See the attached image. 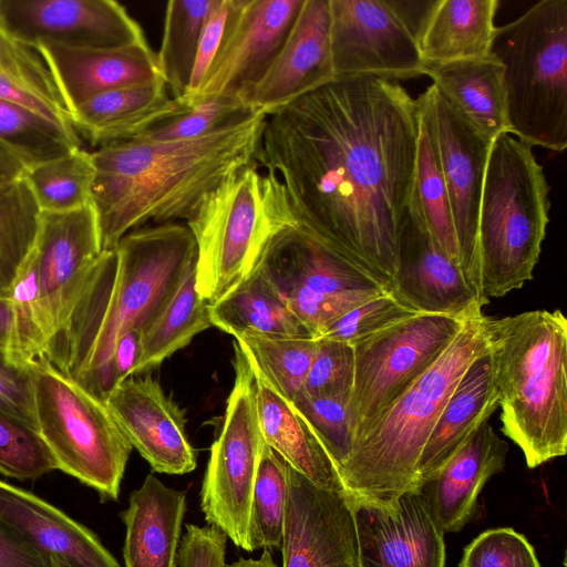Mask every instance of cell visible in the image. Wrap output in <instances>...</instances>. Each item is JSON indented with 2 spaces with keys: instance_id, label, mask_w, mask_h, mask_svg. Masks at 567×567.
Segmentation results:
<instances>
[{
  "instance_id": "obj_18",
  "label": "cell",
  "mask_w": 567,
  "mask_h": 567,
  "mask_svg": "<svg viewBox=\"0 0 567 567\" xmlns=\"http://www.w3.org/2000/svg\"><path fill=\"white\" fill-rule=\"evenodd\" d=\"M33 250L50 343L102 252L92 204L65 213H41Z\"/></svg>"
},
{
  "instance_id": "obj_7",
  "label": "cell",
  "mask_w": 567,
  "mask_h": 567,
  "mask_svg": "<svg viewBox=\"0 0 567 567\" xmlns=\"http://www.w3.org/2000/svg\"><path fill=\"white\" fill-rule=\"evenodd\" d=\"M509 134L554 152L567 147V0H540L496 27Z\"/></svg>"
},
{
  "instance_id": "obj_14",
  "label": "cell",
  "mask_w": 567,
  "mask_h": 567,
  "mask_svg": "<svg viewBox=\"0 0 567 567\" xmlns=\"http://www.w3.org/2000/svg\"><path fill=\"white\" fill-rule=\"evenodd\" d=\"M0 32L31 48H116L147 43L113 0H0Z\"/></svg>"
},
{
  "instance_id": "obj_8",
  "label": "cell",
  "mask_w": 567,
  "mask_h": 567,
  "mask_svg": "<svg viewBox=\"0 0 567 567\" xmlns=\"http://www.w3.org/2000/svg\"><path fill=\"white\" fill-rule=\"evenodd\" d=\"M186 224L197 246L196 290L212 305L247 278L269 241L297 221L280 179L256 162L206 195Z\"/></svg>"
},
{
  "instance_id": "obj_43",
  "label": "cell",
  "mask_w": 567,
  "mask_h": 567,
  "mask_svg": "<svg viewBox=\"0 0 567 567\" xmlns=\"http://www.w3.org/2000/svg\"><path fill=\"white\" fill-rule=\"evenodd\" d=\"M8 296L16 318L18 360L28 365L47 360L49 336L33 249L20 266Z\"/></svg>"
},
{
  "instance_id": "obj_54",
  "label": "cell",
  "mask_w": 567,
  "mask_h": 567,
  "mask_svg": "<svg viewBox=\"0 0 567 567\" xmlns=\"http://www.w3.org/2000/svg\"><path fill=\"white\" fill-rule=\"evenodd\" d=\"M0 347L7 349L13 358L19 361L16 354L17 337L14 311L12 302L7 295H0Z\"/></svg>"
},
{
  "instance_id": "obj_26",
  "label": "cell",
  "mask_w": 567,
  "mask_h": 567,
  "mask_svg": "<svg viewBox=\"0 0 567 567\" xmlns=\"http://www.w3.org/2000/svg\"><path fill=\"white\" fill-rule=\"evenodd\" d=\"M186 492L165 485L148 474L121 512L125 525V567H176Z\"/></svg>"
},
{
  "instance_id": "obj_30",
  "label": "cell",
  "mask_w": 567,
  "mask_h": 567,
  "mask_svg": "<svg viewBox=\"0 0 567 567\" xmlns=\"http://www.w3.org/2000/svg\"><path fill=\"white\" fill-rule=\"evenodd\" d=\"M498 0H435L416 37L426 65L491 55Z\"/></svg>"
},
{
  "instance_id": "obj_31",
  "label": "cell",
  "mask_w": 567,
  "mask_h": 567,
  "mask_svg": "<svg viewBox=\"0 0 567 567\" xmlns=\"http://www.w3.org/2000/svg\"><path fill=\"white\" fill-rule=\"evenodd\" d=\"M425 75L443 99L487 138L509 133L502 66L493 56L427 65Z\"/></svg>"
},
{
  "instance_id": "obj_20",
  "label": "cell",
  "mask_w": 567,
  "mask_h": 567,
  "mask_svg": "<svg viewBox=\"0 0 567 567\" xmlns=\"http://www.w3.org/2000/svg\"><path fill=\"white\" fill-rule=\"evenodd\" d=\"M122 432L152 470L186 474L196 467V451L186 434L184 411L151 375L130 377L104 399Z\"/></svg>"
},
{
  "instance_id": "obj_49",
  "label": "cell",
  "mask_w": 567,
  "mask_h": 567,
  "mask_svg": "<svg viewBox=\"0 0 567 567\" xmlns=\"http://www.w3.org/2000/svg\"><path fill=\"white\" fill-rule=\"evenodd\" d=\"M31 367L0 347V410L38 431Z\"/></svg>"
},
{
  "instance_id": "obj_51",
  "label": "cell",
  "mask_w": 567,
  "mask_h": 567,
  "mask_svg": "<svg viewBox=\"0 0 567 567\" xmlns=\"http://www.w3.org/2000/svg\"><path fill=\"white\" fill-rule=\"evenodd\" d=\"M227 536L213 525L186 524L176 567H225Z\"/></svg>"
},
{
  "instance_id": "obj_3",
  "label": "cell",
  "mask_w": 567,
  "mask_h": 567,
  "mask_svg": "<svg viewBox=\"0 0 567 567\" xmlns=\"http://www.w3.org/2000/svg\"><path fill=\"white\" fill-rule=\"evenodd\" d=\"M268 115L200 137L111 143L91 152L95 167L91 203L103 250L130 231L193 218L206 195L256 163Z\"/></svg>"
},
{
  "instance_id": "obj_23",
  "label": "cell",
  "mask_w": 567,
  "mask_h": 567,
  "mask_svg": "<svg viewBox=\"0 0 567 567\" xmlns=\"http://www.w3.org/2000/svg\"><path fill=\"white\" fill-rule=\"evenodd\" d=\"M508 444L484 422L432 476L417 486L437 529L461 530L477 513L485 483L506 466Z\"/></svg>"
},
{
  "instance_id": "obj_24",
  "label": "cell",
  "mask_w": 567,
  "mask_h": 567,
  "mask_svg": "<svg viewBox=\"0 0 567 567\" xmlns=\"http://www.w3.org/2000/svg\"><path fill=\"white\" fill-rule=\"evenodd\" d=\"M0 518L49 567H120L85 526L35 494L0 480Z\"/></svg>"
},
{
  "instance_id": "obj_2",
  "label": "cell",
  "mask_w": 567,
  "mask_h": 567,
  "mask_svg": "<svg viewBox=\"0 0 567 567\" xmlns=\"http://www.w3.org/2000/svg\"><path fill=\"white\" fill-rule=\"evenodd\" d=\"M197 246L178 221L127 233L91 268L47 360L104 400L114 388L112 357L126 331L145 332L195 269Z\"/></svg>"
},
{
  "instance_id": "obj_10",
  "label": "cell",
  "mask_w": 567,
  "mask_h": 567,
  "mask_svg": "<svg viewBox=\"0 0 567 567\" xmlns=\"http://www.w3.org/2000/svg\"><path fill=\"white\" fill-rule=\"evenodd\" d=\"M466 319L417 313L353 346L348 415L354 443L441 357Z\"/></svg>"
},
{
  "instance_id": "obj_27",
  "label": "cell",
  "mask_w": 567,
  "mask_h": 567,
  "mask_svg": "<svg viewBox=\"0 0 567 567\" xmlns=\"http://www.w3.org/2000/svg\"><path fill=\"white\" fill-rule=\"evenodd\" d=\"M183 104L169 97L163 79L109 91L72 109L75 133L93 146L128 141Z\"/></svg>"
},
{
  "instance_id": "obj_42",
  "label": "cell",
  "mask_w": 567,
  "mask_h": 567,
  "mask_svg": "<svg viewBox=\"0 0 567 567\" xmlns=\"http://www.w3.org/2000/svg\"><path fill=\"white\" fill-rule=\"evenodd\" d=\"M419 114L420 128L414 197L433 237L444 252L460 266L450 202L436 147L429 124L420 113V110Z\"/></svg>"
},
{
  "instance_id": "obj_35",
  "label": "cell",
  "mask_w": 567,
  "mask_h": 567,
  "mask_svg": "<svg viewBox=\"0 0 567 567\" xmlns=\"http://www.w3.org/2000/svg\"><path fill=\"white\" fill-rule=\"evenodd\" d=\"M0 144L28 169L81 148V138L31 109L0 99Z\"/></svg>"
},
{
  "instance_id": "obj_12",
  "label": "cell",
  "mask_w": 567,
  "mask_h": 567,
  "mask_svg": "<svg viewBox=\"0 0 567 567\" xmlns=\"http://www.w3.org/2000/svg\"><path fill=\"white\" fill-rule=\"evenodd\" d=\"M445 183L463 275L486 305L478 256V215L492 141L462 117L434 85L417 99Z\"/></svg>"
},
{
  "instance_id": "obj_45",
  "label": "cell",
  "mask_w": 567,
  "mask_h": 567,
  "mask_svg": "<svg viewBox=\"0 0 567 567\" xmlns=\"http://www.w3.org/2000/svg\"><path fill=\"white\" fill-rule=\"evenodd\" d=\"M348 401L342 396L308 395L303 392L291 401L318 436L338 473L349 460L354 444Z\"/></svg>"
},
{
  "instance_id": "obj_52",
  "label": "cell",
  "mask_w": 567,
  "mask_h": 567,
  "mask_svg": "<svg viewBox=\"0 0 567 567\" xmlns=\"http://www.w3.org/2000/svg\"><path fill=\"white\" fill-rule=\"evenodd\" d=\"M0 567H49L14 529L0 518Z\"/></svg>"
},
{
  "instance_id": "obj_32",
  "label": "cell",
  "mask_w": 567,
  "mask_h": 567,
  "mask_svg": "<svg viewBox=\"0 0 567 567\" xmlns=\"http://www.w3.org/2000/svg\"><path fill=\"white\" fill-rule=\"evenodd\" d=\"M209 317L212 326L234 338L248 333L312 338L258 265L233 290L209 305Z\"/></svg>"
},
{
  "instance_id": "obj_28",
  "label": "cell",
  "mask_w": 567,
  "mask_h": 567,
  "mask_svg": "<svg viewBox=\"0 0 567 567\" xmlns=\"http://www.w3.org/2000/svg\"><path fill=\"white\" fill-rule=\"evenodd\" d=\"M497 408L494 364L488 349L467 369L441 411L417 464L416 488L436 473Z\"/></svg>"
},
{
  "instance_id": "obj_25",
  "label": "cell",
  "mask_w": 567,
  "mask_h": 567,
  "mask_svg": "<svg viewBox=\"0 0 567 567\" xmlns=\"http://www.w3.org/2000/svg\"><path fill=\"white\" fill-rule=\"evenodd\" d=\"M51 71L70 109L99 94L163 79L147 43L116 48H34Z\"/></svg>"
},
{
  "instance_id": "obj_13",
  "label": "cell",
  "mask_w": 567,
  "mask_h": 567,
  "mask_svg": "<svg viewBox=\"0 0 567 567\" xmlns=\"http://www.w3.org/2000/svg\"><path fill=\"white\" fill-rule=\"evenodd\" d=\"M334 76L426 74L415 33L392 0H329Z\"/></svg>"
},
{
  "instance_id": "obj_4",
  "label": "cell",
  "mask_w": 567,
  "mask_h": 567,
  "mask_svg": "<svg viewBox=\"0 0 567 567\" xmlns=\"http://www.w3.org/2000/svg\"><path fill=\"white\" fill-rule=\"evenodd\" d=\"M501 431L535 468L567 452V320L560 309L489 318Z\"/></svg>"
},
{
  "instance_id": "obj_50",
  "label": "cell",
  "mask_w": 567,
  "mask_h": 567,
  "mask_svg": "<svg viewBox=\"0 0 567 567\" xmlns=\"http://www.w3.org/2000/svg\"><path fill=\"white\" fill-rule=\"evenodd\" d=\"M235 7V0H216L204 22L187 93L181 100L186 104L198 91L221 43Z\"/></svg>"
},
{
  "instance_id": "obj_53",
  "label": "cell",
  "mask_w": 567,
  "mask_h": 567,
  "mask_svg": "<svg viewBox=\"0 0 567 567\" xmlns=\"http://www.w3.org/2000/svg\"><path fill=\"white\" fill-rule=\"evenodd\" d=\"M143 334L142 330L133 329L117 339L112 357L114 386L133 377L142 353Z\"/></svg>"
},
{
  "instance_id": "obj_29",
  "label": "cell",
  "mask_w": 567,
  "mask_h": 567,
  "mask_svg": "<svg viewBox=\"0 0 567 567\" xmlns=\"http://www.w3.org/2000/svg\"><path fill=\"white\" fill-rule=\"evenodd\" d=\"M249 361L255 377L258 420L265 443L290 467L315 484L344 492L333 462L309 423Z\"/></svg>"
},
{
  "instance_id": "obj_1",
  "label": "cell",
  "mask_w": 567,
  "mask_h": 567,
  "mask_svg": "<svg viewBox=\"0 0 567 567\" xmlns=\"http://www.w3.org/2000/svg\"><path fill=\"white\" fill-rule=\"evenodd\" d=\"M420 114L399 83L337 76L268 115L256 162L297 224L391 293L414 194Z\"/></svg>"
},
{
  "instance_id": "obj_6",
  "label": "cell",
  "mask_w": 567,
  "mask_h": 567,
  "mask_svg": "<svg viewBox=\"0 0 567 567\" xmlns=\"http://www.w3.org/2000/svg\"><path fill=\"white\" fill-rule=\"evenodd\" d=\"M549 186L532 146L509 133L492 141L480 215L484 296L499 298L532 280L549 223Z\"/></svg>"
},
{
  "instance_id": "obj_15",
  "label": "cell",
  "mask_w": 567,
  "mask_h": 567,
  "mask_svg": "<svg viewBox=\"0 0 567 567\" xmlns=\"http://www.w3.org/2000/svg\"><path fill=\"white\" fill-rule=\"evenodd\" d=\"M305 0H235L223 43L197 93L184 105L248 92L280 52Z\"/></svg>"
},
{
  "instance_id": "obj_22",
  "label": "cell",
  "mask_w": 567,
  "mask_h": 567,
  "mask_svg": "<svg viewBox=\"0 0 567 567\" xmlns=\"http://www.w3.org/2000/svg\"><path fill=\"white\" fill-rule=\"evenodd\" d=\"M334 78L329 0H305L276 60L245 101L270 115Z\"/></svg>"
},
{
  "instance_id": "obj_47",
  "label": "cell",
  "mask_w": 567,
  "mask_h": 567,
  "mask_svg": "<svg viewBox=\"0 0 567 567\" xmlns=\"http://www.w3.org/2000/svg\"><path fill=\"white\" fill-rule=\"evenodd\" d=\"M458 567H540L527 538L508 527L487 529L463 551Z\"/></svg>"
},
{
  "instance_id": "obj_40",
  "label": "cell",
  "mask_w": 567,
  "mask_h": 567,
  "mask_svg": "<svg viewBox=\"0 0 567 567\" xmlns=\"http://www.w3.org/2000/svg\"><path fill=\"white\" fill-rule=\"evenodd\" d=\"M235 340L284 398L291 402L302 391L315 355L316 339L248 333Z\"/></svg>"
},
{
  "instance_id": "obj_17",
  "label": "cell",
  "mask_w": 567,
  "mask_h": 567,
  "mask_svg": "<svg viewBox=\"0 0 567 567\" xmlns=\"http://www.w3.org/2000/svg\"><path fill=\"white\" fill-rule=\"evenodd\" d=\"M357 534L358 567H445L444 535L417 488L393 508L347 494Z\"/></svg>"
},
{
  "instance_id": "obj_33",
  "label": "cell",
  "mask_w": 567,
  "mask_h": 567,
  "mask_svg": "<svg viewBox=\"0 0 567 567\" xmlns=\"http://www.w3.org/2000/svg\"><path fill=\"white\" fill-rule=\"evenodd\" d=\"M0 99L31 109L73 132L72 115L39 52L0 32Z\"/></svg>"
},
{
  "instance_id": "obj_9",
  "label": "cell",
  "mask_w": 567,
  "mask_h": 567,
  "mask_svg": "<svg viewBox=\"0 0 567 567\" xmlns=\"http://www.w3.org/2000/svg\"><path fill=\"white\" fill-rule=\"evenodd\" d=\"M31 370L38 432L56 470L117 501L133 447L104 400L48 360Z\"/></svg>"
},
{
  "instance_id": "obj_46",
  "label": "cell",
  "mask_w": 567,
  "mask_h": 567,
  "mask_svg": "<svg viewBox=\"0 0 567 567\" xmlns=\"http://www.w3.org/2000/svg\"><path fill=\"white\" fill-rule=\"evenodd\" d=\"M417 315L391 293L373 297L326 326L315 339L354 346L399 321Z\"/></svg>"
},
{
  "instance_id": "obj_34",
  "label": "cell",
  "mask_w": 567,
  "mask_h": 567,
  "mask_svg": "<svg viewBox=\"0 0 567 567\" xmlns=\"http://www.w3.org/2000/svg\"><path fill=\"white\" fill-rule=\"evenodd\" d=\"M210 327L209 303L196 290L194 269L163 313L144 332L141 358L133 375L157 369Z\"/></svg>"
},
{
  "instance_id": "obj_44",
  "label": "cell",
  "mask_w": 567,
  "mask_h": 567,
  "mask_svg": "<svg viewBox=\"0 0 567 567\" xmlns=\"http://www.w3.org/2000/svg\"><path fill=\"white\" fill-rule=\"evenodd\" d=\"M56 470L39 432L0 410V473L20 481Z\"/></svg>"
},
{
  "instance_id": "obj_36",
  "label": "cell",
  "mask_w": 567,
  "mask_h": 567,
  "mask_svg": "<svg viewBox=\"0 0 567 567\" xmlns=\"http://www.w3.org/2000/svg\"><path fill=\"white\" fill-rule=\"evenodd\" d=\"M216 0H171L166 4L165 22L157 62L162 78L181 100L188 91L199 37L206 17Z\"/></svg>"
},
{
  "instance_id": "obj_37",
  "label": "cell",
  "mask_w": 567,
  "mask_h": 567,
  "mask_svg": "<svg viewBox=\"0 0 567 567\" xmlns=\"http://www.w3.org/2000/svg\"><path fill=\"white\" fill-rule=\"evenodd\" d=\"M94 177L92 153L82 147L23 174L41 213H65L92 204Z\"/></svg>"
},
{
  "instance_id": "obj_41",
  "label": "cell",
  "mask_w": 567,
  "mask_h": 567,
  "mask_svg": "<svg viewBox=\"0 0 567 567\" xmlns=\"http://www.w3.org/2000/svg\"><path fill=\"white\" fill-rule=\"evenodd\" d=\"M258 113L262 112L251 107L241 96H208L190 105L183 104L181 110L156 122L132 140L165 142L200 137L238 125Z\"/></svg>"
},
{
  "instance_id": "obj_39",
  "label": "cell",
  "mask_w": 567,
  "mask_h": 567,
  "mask_svg": "<svg viewBox=\"0 0 567 567\" xmlns=\"http://www.w3.org/2000/svg\"><path fill=\"white\" fill-rule=\"evenodd\" d=\"M288 476L287 462L264 441L250 505L251 551L281 547Z\"/></svg>"
},
{
  "instance_id": "obj_21",
  "label": "cell",
  "mask_w": 567,
  "mask_h": 567,
  "mask_svg": "<svg viewBox=\"0 0 567 567\" xmlns=\"http://www.w3.org/2000/svg\"><path fill=\"white\" fill-rule=\"evenodd\" d=\"M258 266L281 291L367 301L390 291L299 224L280 230Z\"/></svg>"
},
{
  "instance_id": "obj_5",
  "label": "cell",
  "mask_w": 567,
  "mask_h": 567,
  "mask_svg": "<svg viewBox=\"0 0 567 567\" xmlns=\"http://www.w3.org/2000/svg\"><path fill=\"white\" fill-rule=\"evenodd\" d=\"M489 317L466 319L441 357L354 443L339 471L344 493L393 508L416 488V470L434 424L472 363L489 349Z\"/></svg>"
},
{
  "instance_id": "obj_38",
  "label": "cell",
  "mask_w": 567,
  "mask_h": 567,
  "mask_svg": "<svg viewBox=\"0 0 567 567\" xmlns=\"http://www.w3.org/2000/svg\"><path fill=\"white\" fill-rule=\"evenodd\" d=\"M41 212L23 177L0 185V290L8 291L34 247Z\"/></svg>"
},
{
  "instance_id": "obj_55",
  "label": "cell",
  "mask_w": 567,
  "mask_h": 567,
  "mask_svg": "<svg viewBox=\"0 0 567 567\" xmlns=\"http://www.w3.org/2000/svg\"><path fill=\"white\" fill-rule=\"evenodd\" d=\"M24 172L25 168L19 159L0 144V185L22 178Z\"/></svg>"
},
{
  "instance_id": "obj_48",
  "label": "cell",
  "mask_w": 567,
  "mask_h": 567,
  "mask_svg": "<svg viewBox=\"0 0 567 567\" xmlns=\"http://www.w3.org/2000/svg\"><path fill=\"white\" fill-rule=\"evenodd\" d=\"M315 355L301 392L350 398L354 377L353 346L316 339Z\"/></svg>"
},
{
  "instance_id": "obj_57",
  "label": "cell",
  "mask_w": 567,
  "mask_h": 567,
  "mask_svg": "<svg viewBox=\"0 0 567 567\" xmlns=\"http://www.w3.org/2000/svg\"><path fill=\"white\" fill-rule=\"evenodd\" d=\"M0 295H4V293L0 290Z\"/></svg>"
},
{
  "instance_id": "obj_56",
  "label": "cell",
  "mask_w": 567,
  "mask_h": 567,
  "mask_svg": "<svg viewBox=\"0 0 567 567\" xmlns=\"http://www.w3.org/2000/svg\"><path fill=\"white\" fill-rule=\"evenodd\" d=\"M225 567H279L272 558L270 550L264 549L258 558H239L226 564Z\"/></svg>"
},
{
  "instance_id": "obj_11",
  "label": "cell",
  "mask_w": 567,
  "mask_h": 567,
  "mask_svg": "<svg viewBox=\"0 0 567 567\" xmlns=\"http://www.w3.org/2000/svg\"><path fill=\"white\" fill-rule=\"evenodd\" d=\"M234 349L235 381L221 430L210 447L200 489V509L208 525L250 553V505L264 439L251 364L237 341Z\"/></svg>"
},
{
  "instance_id": "obj_16",
  "label": "cell",
  "mask_w": 567,
  "mask_h": 567,
  "mask_svg": "<svg viewBox=\"0 0 567 567\" xmlns=\"http://www.w3.org/2000/svg\"><path fill=\"white\" fill-rule=\"evenodd\" d=\"M282 567H358L357 534L344 492L323 488L289 466Z\"/></svg>"
},
{
  "instance_id": "obj_19",
  "label": "cell",
  "mask_w": 567,
  "mask_h": 567,
  "mask_svg": "<svg viewBox=\"0 0 567 567\" xmlns=\"http://www.w3.org/2000/svg\"><path fill=\"white\" fill-rule=\"evenodd\" d=\"M391 295L417 313L466 319L485 306L462 269L440 247L414 197L399 248Z\"/></svg>"
}]
</instances>
